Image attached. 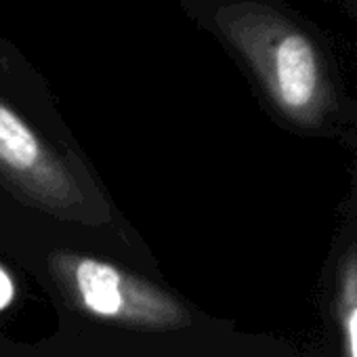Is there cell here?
I'll return each instance as SVG.
<instances>
[{
	"mask_svg": "<svg viewBox=\"0 0 357 357\" xmlns=\"http://www.w3.org/2000/svg\"><path fill=\"white\" fill-rule=\"evenodd\" d=\"M267 47V72L280 105L292 114L311 112L330 78L326 34L296 20H280Z\"/></svg>",
	"mask_w": 357,
	"mask_h": 357,
	"instance_id": "obj_1",
	"label": "cell"
},
{
	"mask_svg": "<svg viewBox=\"0 0 357 357\" xmlns=\"http://www.w3.org/2000/svg\"><path fill=\"white\" fill-rule=\"evenodd\" d=\"M340 3L344 7V13H349L357 22V0H340Z\"/></svg>",
	"mask_w": 357,
	"mask_h": 357,
	"instance_id": "obj_6",
	"label": "cell"
},
{
	"mask_svg": "<svg viewBox=\"0 0 357 357\" xmlns=\"http://www.w3.org/2000/svg\"><path fill=\"white\" fill-rule=\"evenodd\" d=\"M76 286L82 303L97 315L114 317L120 315L124 307L122 275L99 261H80L76 267Z\"/></svg>",
	"mask_w": 357,
	"mask_h": 357,
	"instance_id": "obj_2",
	"label": "cell"
},
{
	"mask_svg": "<svg viewBox=\"0 0 357 357\" xmlns=\"http://www.w3.org/2000/svg\"><path fill=\"white\" fill-rule=\"evenodd\" d=\"M13 298V282L11 278L0 269V309H5Z\"/></svg>",
	"mask_w": 357,
	"mask_h": 357,
	"instance_id": "obj_5",
	"label": "cell"
},
{
	"mask_svg": "<svg viewBox=\"0 0 357 357\" xmlns=\"http://www.w3.org/2000/svg\"><path fill=\"white\" fill-rule=\"evenodd\" d=\"M344 326V344H347V355L357 357V303L349 305L342 317Z\"/></svg>",
	"mask_w": 357,
	"mask_h": 357,
	"instance_id": "obj_4",
	"label": "cell"
},
{
	"mask_svg": "<svg viewBox=\"0 0 357 357\" xmlns=\"http://www.w3.org/2000/svg\"><path fill=\"white\" fill-rule=\"evenodd\" d=\"M40 158V145L32 130L5 105H0V160L13 168H32Z\"/></svg>",
	"mask_w": 357,
	"mask_h": 357,
	"instance_id": "obj_3",
	"label": "cell"
}]
</instances>
